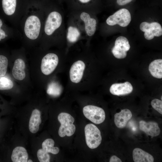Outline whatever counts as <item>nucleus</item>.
<instances>
[{"label":"nucleus","instance_id":"nucleus-1","mask_svg":"<svg viewBox=\"0 0 162 162\" xmlns=\"http://www.w3.org/2000/svg\"><path fill=\"white\" fill-rule=\"evenodd\" d=\"M9 73L11 78L25 91L34 89L31 80L29 64L23 56L10 58Z\"/></svg>","mask_w":162,"mask_h":162},{"label":"nucleus","instance_id":"nucleus-2","mask_svg":"<svg viewBox=\"0 0 162 162\" xmlns=\"http://www.w3.org/2000/svg\"><path fill=\"white\" fill-rule=\"evenodd\" d=\"M0 93L11 96L14 100H17L27 98L29 92L22 88L9 73L5 76H0Z\"/></svg>","mask_w":162,"mask_h":162},{"label":"nucleus","instance_id":"nucleus-3","mask_svg":"<svg viewBox=\"0 0 162 162\" xmlns=\"http://www.w3.org/2000/svg\"><path fill=\"white\" fill-rule=\"evenodd\" d=\"M58 119L61 124L58 131L60 136H70L74 134L76 127L73 124L74 119L73 116L68 113L61 112L58 115Z\"/></svg>","mask_w":162,"mask_h":162},{"label":"nucleus","instance_id":"nucleus-4","mask_svg":"<svg viewBox=\"0 0 162 162\" xmlns=\"http://www.w3.org/2000/svg\"><path fill=\"white\" fill-rule=\"evenodd\" d=\"M39 103L38 99H36L32 100L28 103L31 110L29 121L28 129L30 132L33 134L38 132L42 122Z\"/></svg>","mask_w":162,"mask_h":162},{"label":"nucleus","instance_id":"nucleus-5","mask_svg":"<svg viewBox=\"0 0 162 162\" xmlns=\"http://www.w3.org/2000/svg\"><path fill=\"white\" fill-rule=\"evenodd\" d=\"M84 130L86 142L88 147L91 149L97 148L102 141L100 130L95 125L89 124L86 126Z\"/></svg>","mask_w":162,"mask_h":162},{"label":"nucleus","instance_id":"nucleus-6","mask_svg":"<svg viewBox=\"0 0 162 162\" xmlns=\"http://www.w3.org/2000/svg\"><path fill=\"white\" fill-rule=\"evenodd\" d=\"M54 141L50 138L46 139L42 144L41 148L38 149L37 153L38 158L40 162H49L50 156L49 153L56 154L58 153L59 148L54 147Z\"/></svg>","mask_w":162,"mask_h":162},{"label":"nucleus","instance_id":"nucleus-7","mask_svg":"<svg viewBox=\"0 0 162 162\" xmlns=\"http://www.w3.org/2000/svg\"><path fill=\"white\" fill-rule=\"evenodd\" d=\"M131 21L130 14L128 10L122 8L109 16L106 20L109 25L113 26L118 24L122 27L127 26Z\"/></svg>","mask_w":162,"mask_h":162},{"label":"nucleus","instance_id":"nucleus-8","mask_svg":"<svg viewBox=\"0 0 162 162\" xmlns=\"http://www.w3.org/2000/svg\"><path fill=\"white\" fill-rule=\"evenodd\" d=\"M40 27L41 23L39 18L36 16H30L25 23V34L30 39H36L39 35Z\"/></svg>","mask_w":162,"mask_h":162},{"label":"nucleus","instance_id":"nucleus-9","mask_svg":"<svg viewBox=\"0 0 162 162\" xmlns=\"http://www.w3.org/2000/svg\"><path fill=\"white\" fill-rule=\"evenodd\" d=\"M83 112L87 118L96 124L102 123L105 118V114L104 110L96 106H86L83 108Z\"/></svg>","mask_w":162,"mask_h":162},{"label":"nucleus","instance_id":"nucleus-10","mask_svg":"<svg viewBox=\"0 0 162 162\" xmlns=\"http://www.w3.org/2000/svg\"><path fill=\"white\" fill-rule=\"evenodd\" d=\"M140 28L141 31L144 32V37L147 40H152L154 36L159 37L162 35V27L156 22L151 23L142 22L140 24Z\"/></svg>","mask_w":162,"mask_h":162},{"label":"nucleus","instance_id":"nucleus-11","mask_svg":"<svg viewBox=\"0 0 162 162\" xmlns=\"http://www.w3.org/2000/svg\"><path fill=\"white\" fill-rule=\"evenodd\" d=\"M62 17L60 13L54 11L48 15L45 22L44 30L48 35H52L61 26Z\"/></svg>","mask_w":162,"mask_h":162},{"label":"nucleus","instance_id":"nucleus-12","mask_svg":"<svg viewBox=\"0 0 162 162\" xmlns=\"http://www.w3.org/2000/svg\"><path fill=\"white\" fill-rule=\"evenodd\" d=\"M130 46L128 39L122 36L118 37L112 49V52L116 58H124L127 56V52L129 50Z\"/></svg>","mask_w":162,"mask_h":162},{"label":"nucleus","instance_id":"nucleus-13","mask_svg":"<svg viewBox=\"0 0 162 162\" xmlns=\"http://www.w3.org/2000/svg\"><path fill=\"white\" fill-rule=\"evenodd\" d=\"M85 67L84 62L80 60L75 62L73 64L69 71L70 78L72 82L78 83L81 81Z\"/></svg>","mask_w":162,"mask_h":162},{"label":"nucleus","instance_id":"nucleus-14","mask_svg":"<svg viewBox=\"0 0 162 162\" xmlns=\"http://www.w3.org/2000/svg\"><path fill=\"white\" fill-rule=\"evenodd\" d=\"M133 90V86L128 82L113 84L111 86L110 89L111 94L117 96L129 94L132 92Z\"/></svg>","mask_w":162,"mask_h":162},{"label":"nucleus","instance_id":"nucleus-15","mask_svg":"<svg viewBox=\"0 0 162 162\" xmlns=\"http://www.w3.org/2000/svg\"><path fill=\"white\" fill-rule=\"evenodd\" d=\"M139 128L147 134L153 137L158 136L160 132L158 124L154 122L141 121L139 122Z\"/></svg>","mask_w":162,"mask_h":162},{"label":"nucleus","instance_id":"nucleus-16","mask_svg":"<svg viewBox=\"0 0 162 162\" xmlns=\"http://www.w3.org/2000/svg\"><path fill=\"white\" fill-rule=\"evenodd\" d=\"M132 114L128 109L121 110L114 115V122L116 126L120 128H123L126 126L127 122L131 118Z\"/></svg>","mask_w":162,"mask_h":162},{"label":"nucleus","instance_id":"nucleus-17","mask_svg":"<svg viewBox=\"0 0 162 162\" xmlns=\"http://www.w3.org/2000/svg\"><path fill=\"white\" fill-rule=\"evenodd\" d=\"M80 18L84 23L85 30L87 35L89 36L93 35L96 30V20L91 18L89 14L85 12L81 13Z\"/></svg>","mask_w":162,"mask_h":162},{"label":"nucleus","instance_id":"nucleus-18","mask_svg":"<svg viewBox=\"0 0 162 162\" xmlns=\"http://www.w3.org/2000/svg\"><path fill=\"white\" fill-rule=\"evenodd\" d=\"M13 162H27L28 154L26 149L23 147L18 146L13 150L11 156Z\"/></svg>","mask_w":162,"mask_h":162},{"label":"nucleus","instance_id":"nucleus-19","mask_svg":"<svg viewBox=\"0 0 162 162\" xmlns=\"http://www.w3.org/2000/svg\"><path fill=\"white\" fill-rule=\"evenodd\" d=\"M133 158L135 162L154 161V158L152 155L139 148H136L134 149Z\"/></svg>","mask_w":162,"mask_h":162},{"label":"nucleus","instance_id":"nucleus-20","mask_svg":"<svg viewBox=\"0 0 162 162\" xmlns=\"http://www.w3.org/2000/svg\"><path fill=\"white\" fill-rule=\"evenodd\" d=\"M148 69L151 74L158 79L162 78V60L156 59L149 64Z\"/></svg>","mask_w":162,"mask_h":162},{"label":"nucleus","instance_id":"nucleus-21","mask_svg":"<svg viewBox=\"0 0 162 162\" xmlns=\"http://www.w3.org/2000/svg\"><path fill=\"white\" fill-rule=\"evenodd\" d=\"M10 60L5 54L0 52V76H5L9 74Z\"/></svg>","mask_w":162,"mask_h":162},{"label":"nucleus","instance_id":"nucleus-22","mask_svg":"<svg viewBox=\"0 0 162 162\" xmlns=\"http://www.w3.org/2000/svg\"><path fill=\"white\" fill-rule=\"evenodd\" d=\"M2 6L4 13L7 15L11 16L15 11L16 0H2Z\"/></svg>","mask_w":162,"mask_h":162},{"label":"nucleus","instance_id":"nucleus-23","mask_svg":"<svg viewBox=\"0 0 162 162\" xmlns=\"http://www.w3.org/2000/svg\"><path fill=\"white\" fill-rule=\"evenodd\" d=\"M47 83L46 92L48 94L54 97H56L60 95L61 90L57 82L54 80H51Z\"/></svg>","mask_w":162,"mask_h":162},{"label":"nucleus","instance_id":"nucleus-24","mask_svg":"<svg viewBox=\"0 0 162 162\" xmlns=\"http://www.w3.org/2000/svg\"><path fill=\"white\" fill-rule=\"evenodd\" d=\"M80 35V33L78 30L75 27H70L68 29L67 38L71 42L76 41Z\"/></svg>","mask_w":162,"mask_h":162},{"label":"nucleus","instance_id":"nucleus-25","mask_svg":"<svg viewBox=\"0 0 162 162\" xmlns=\"http://www.w3.org/2000/svg\"><path fill=\"white\" fill-rule=\"evenodd\" d=\"M151 104L152 107L160 113L162 114V101L158 99H155L152 100Z\"/></svg>","mask_w":162,"mask_h":162},{"label":"nucleus","instance_id":"nucleus-26","mask_svg":"<svg viewBox=\"0 0 162 162\" xmlns=\"http://www.w3.org/2000/svg\"><path fill=\"white\" fill-rule=\"evenodd\" d=\"M4 26L3 22L2 20L0 18V42L2 40H4L7 37L6 35L8 34L6 33L5 30L3 28Z\"/></svg>","mask_w":162,"mask_h":162},{"label":"nucleus","instance_id":"nucleus-27","mask_svg":"<svg viewBox=\"0 0 162 162\" xmlns=\"http://www.w3.org/2000/svg\"><path fill=\"white\" fill-rule=\"evenodd\" d=\"M9 106V105L0 95V108H7Z\"/></svg>","mask_w":162,"mask_h":162},{"label":"nucleus","instance_id":"nucleus-28","mask_svg":"<svg viewBox=\"0 0 162 162\" xmlns=\"http://www.w3.org/2000/svg\"><path fill=\"white\" fill-rule=\"evenodd\" d=\"M133 0H117V4L120 5H125L131 2Z\"/></svg>","mask_w":162,"mask_h":162},{"label":"nucleus","instance_id":"nucleus-29","mask_svg":"<svg viewBox=\"0 0 162 162\" xmlns=\"http://www.w3.org/2000/svg\"><path fill=\"white\" fill-rule=\"evenodd\" d=\"M110 162H122L121 160L116 155L112 156L110 158Z\"/></svg>","mask_w":162,"mask_h":162},{"label":"nucleus","instance_id":"nucleus-30","mask_svg":"<svg viewBox=\"0 0 162 162\" xmlns=\"http://www.w3.org/2000/svg\"><path fill=\"white\" fill-rule=\"evenodd\" d=\"M79 1L82 3H86L89 2L91 0H79Z\"/></svg>","mask_w":162,"mask_h":162},{"label":"nucleus","instance_id":"nucleus-31","mask_svg":"<svg viewBox=\"0 0 162 162\" xmlns=\"http://www.w3.org/2000/svg\"><path fill=\"white\" fill-rule=\"evenodd\" d=\"M33 162V161L30 159H29L28 160L27 162Z\"/></svg>","mask_w":162,"mask_h":162},{"label":"nucleus","instance_id":"nucleus-32","mask_svg":"<svg viewBox=\"0 0 162 162\" xmlns=\"http://www.w3.org/2000/svg\"><path fill=\"white\" fill-rule=\"evenodd\" d=\"M162 96H161V100H162Z\"/></svg>","mask_w":162,"mask_h":162}]
</instances>
